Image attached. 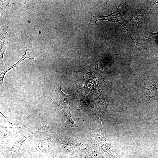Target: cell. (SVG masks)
Returning a JSON list of instances; mask_svg holds the SVG:
<instances>
[{
	"mask_svg": "<svg viewBox=\"0 0 158 158\" xmlns=\"http://www.w3.org/2000/svg\"><path fill=\"white\" fill-rule=\"evenodd\" d=\"M61 81L59 82V85L54 87L55 92L51 100L57 105V109L63 122L66 125L74 128L76 126L71 117L70 106L76 92L71 95L64 94L61 90Z\"/></svg>",
	"mask_w": 158,
	"mask_h": 158,
	"instance_id": "1",
	"label": "cell"
},
{
	"mask_svg": "<svg viewBox=\"0 0 158 158\" xmlns=\"http://www.w3.org/2000/svg\"><path fill=\"white\" fill-rule=\"evenodd\" d=\"M24 128L7 143V147L11 152L13 158H17L19 155L22 144L26 139L30 137L38 135V131Z\"/></svg>",
	"mask_w": 158,
	"mask_h": 158,
	"instance_id": "2",
	"label": "cell"
},
{
	"mask_svg": "<svg viewBox=\"0 0 158 158\" xmlns=\"http://www.w3.org/2000/svg\"><path fill=\"white\" fill-rule=\"evenodd\" d=\"M36 138L32 140L30 142V147L32 150L37 152H44L48 151L50 148V136L48 133H46L41 135L35 137Z\"/></svg>",
	"mask_w": 158,
	"mask_h": 158,
	"instance_id": "3",
	"label": "cell"
},
{
	"mask_svg": "<svg viewBox=\"0 0 158 158\" xmlns=\"http://www.w3.org/2000/svg\"><path fill=\"white\" fill-rule=\"evenodd\" d=\"M24 127L7 128L0 125V148L4 152L6 146L10 140L22 131Z\"/></svg>",
	"mask_w": 158,
	"mask_h": 158,
	"instance_id": "4",
	"label": "cell"
},
{
	"mask_svg": "<svg viewBox=\"0 0 158 158\" xmlns=\"http://www.w3.org/2000/svg\"><path fill=\"white\" fill-rule=\"evenodd\" d=\"M25 54L22 57L21 59L17 63H16L13 65L11 67L7 68L3 72H1V73L0 75V81L1 87L2 86V85L3 84V82L4 78V77L5 74L10 69L14 67H16L18 69V67H17L18 66L19 63H20L23 60L25 59L28 58V59H33L35 60L34 58H32L29 57L26 55V52L27 50V49H26V47L25 48Z\"/></svg>",
	"mask_w": 158,
	"mask_h": 158,
	"instance_id": "5",
	"label": "cell"
},
{
	"mask_svg": "<svg viewBox=\"0 0 158 158\" xmlns=\"http://www.w3.org/2000/svg\"><path fill=\"white\" fill-rule=\"evenodd\" d=\"M7 33H3L2 35L1 39L0 42V62L1 66H4L3 61V58L4 54L5 51L6 46L8 43V40L6 38V34Z\"/></svg>",
	"mask_w": 158,
	"mask_h": 158,
	"instance_id": "6",
	"label": "cell"
},
{
	"mask_svg": "<svg viewBox=\"0 0 158 158\" xmlns=\"http://www.w3.org/2000/svg\"><path fill=\"white\" fill-rule=\"evenodd\" d=\"M151 37L154 42L158 45V32L151 33Z\"/></svg>",
	"mask_w": 158,
	"mask_h": 158,
	"instance_id": "7",
	"label": "cell"
}]
</instances>
